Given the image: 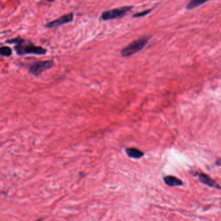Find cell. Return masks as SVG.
Instances as JSON below:
<instances>
[{"mask_svg":"<svg viewBox=\"0 0 221 221\" xmlns=\"http://www.w3.org/2000/svg\"><path fill=\"white\" fill-rule=\"evenodd\" d=\"M209 1H210V0H191L190 2L186 6L185 9L188 10H192Z\"/></svg>","mask_w":221,"mask_h":221,"instance_id":"9","label":"cell"},{"mask_svg":"<svg viewBox=\"0 0 221 221\" xmlns=\"http://www.w3.org/2000/svg\"><path fill=\"white\" fill-rule=\"evenodd\" d=\"M133 6H125L119 8L110 9L103 12L101 16V20L103 21H107L121 18L126 16L132 9Z\"/></svg>","mask_w":221,"mask_h":221,"instance_id":"3","label":"cell"},{"mask_svg":"<svg viewBox=\"0 0 221 221\" xmlns=\"http://www.w3.org/2000/svg\"><path fill=\"white\" fill-rule=\"evenodd\" d=\"M150 36H142L128 45L121 51V54L123 57H129L136 52L142 50L147 44Z\"/></svg>","mask_w":221,"mask_h":221,"instance_id":"2","label":"cell"},{"mask_svg":"<svg viewBox=\"0 0 221 221\" xmlns=\"http://www.w3.org/2000/svg\"><path fill=\"white\" fill-rule=\"evenodd\" d=\"M215 163H216V164H217L219 166H220V159H219L218 160L216 161V162H215Z\"/></svg>","mask_w":221,"mask_h":221,"instance_id":"12","label":"cell"},{"mask_svg":"<svg viewBox=\"0 0 221 221\" xmlns=\"http://www.w3.org/2000/svg\"><path fill=\"white\" fill-rule=\"evenodd\" d=\"M12 54V50L9 47L3 46L0 47V55L3 56H10Z\"/></svg>","mask_w":221,"mask_h":221,"instance_id":"10","label":"cell"},{"mask_svg":"<svg viewBox=\"0 0 221 221\" xmlns=\"http://www.w3.org/2000/svg\"><path fill=\"white\" fill-rule=\"evenodd\" d=\"M153 9H148L147 10H145V11H143V12H141V13H136L135 14H134L132 16L133 17H143V16H145L146 15H147L148 14H149L151 11H152Z\"/></svg>","mask_w":221,"mask_h":221,"instance_id":"11","label":"cell"},{"mask_svg":"<svg viewBox=\"0 0 221 221\" xmlns=\"http://www.w3.org/2000/svg\"><path fill=\"white\" fill-rule=\"evenodd\" d=\"M7 43L15 44L14 49L18 55L25 54H37L44 55L47 52V50L42 47L35 46L32 43L25 44V41L22 38H14L6 41Z\"/></svg>","mask_w":221,"mask_h":221,"instance_id":"1","label":"cell"},{"mask_svg":"<svg viewBox=\"0 0 221 221\" xmlns=\"http://www.w3.org/2000/svg\"><path fill=\"white\" fill-rule=\"evenodd\" d=\"M53 66V61H40L32 63L29 68V71L30 73L38 76L46 70L51 69Z\"/></svg>","mask_w":221,"mask_h":221,"instance_id":"4","label":"cell"},{"mask_svg":"<svg viewBox=\"0 0 221 221\" xmlns=\"http://www.w3.org/2000/svg\"><path fill=\"white\" fill-rule=\"evenodd\" d=\"M125 151L126 155L130 158L135 159H140L144 155V153L142 152V151L134 148H127L125 149Z\"/></svg>","mask_w":221,"mask_h":221,"instance_id":"8","label":"cell"},{"mask_svg":"<svg viewBox=\"0 0 221 221\" xmlns=\"http://www.w3.org/2000/svg\"><path fill=\"white\" fill-rule=\"evenodd\" d=\"M164 180L165 184L169 186H170V187H173V186H180L183 184V182L181 180L172 175L166 176L165 177H164Z\"/></svg>","mask_w":221,"mask_h":221,"instance_id":"7","label":"cell"},{"mask_svg":"<svg viewBox=\"0 0 221 221\" xmlns=\"http://www.w3.org/2000/svg\"><path fill=\"white\" fill-rule=\"evenodd\" d=\"M198 176H199V180L202 184L207 185L209 186V187L220 189V185L216 182H215L213 178H211L210 177H209L207 174L201 173H199Z\"/></svg>","mask_w":221,"mask_h":221,"instance_id":"6","label":"cell"},{"mask_svg":"<svg viewBox=\"0 0 221 221\" xmlns=\"http://www.w3.org/2000/svg\"><path fill=\"white\" fill-rule=\"evenodd\" d=\"M73 13H70L64 16H62L59 18H58L54 21H52L45 25V27L47 28H53L59 27L60 25L66 24V23H70L73 20Z\"/></svg>","mask_w":221,"mask_h":221,"instance_id":"5","label":"cell"},{"mask_svg":"<svg viewBox=\"0 0 221 221\" xmlns=\"http://www.w3.org/2000/svg\"><path fill=\"white\" fill-rule=\"evenodd\" d=\"M47 1H48V2H53V1H55V0H47Z\"/></svg>","mask_w":221,"mask_h":221,"instance_id":"13","label":"cell"}]
</instances>
